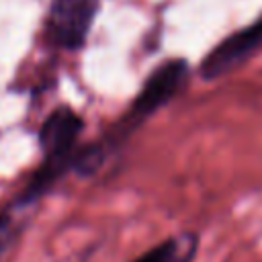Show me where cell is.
Masks as SVG:
<instances>
[{
    "mask_svg": "<svg viewBox=\"0 0 262 262\" xmlns=\"http://www.w3.org/2000/svg\"><path fill=\"white\" fill-rule=\"evenodd\" d=\"M188 78H190V63L184 57H170L160 66H156L141 84L127 113L117 121L108 137L102 141L106 149L113 154L115 149L125 145L135 131H139L156 113L168 106L186 88Z\"/></svg>",
    "mask_w": 262,
    "mask_h": 262,
    "instance_id": "cell-1",
    "label": "cell"
},
{
    "mask_svg": "<svg viewBox=\"0 0 262 262\" xmlns=\"http://www.w3.org/2000/svg\"><path fill=\"white\" fill-rule=\"evenodd\" d=\"M84 129L82 117L70 106H57L43 123L39 131V143L45 156L43 166L27 188V199H37L57 178L72 170L78 137Z\"/></svg>",
    "mask_w": 262,
    "mask_h": 262,
    "instance_id": "cell-2",
    "label": "cell"
},
{
    "mask_svg": "<svg viewBox=\"0 0 262 262\" xmlns=\"http://www.w3.org/2000/svg\"><path fill=\"white\" fill-rule=\"evenodd\" d=\"M262 49V16L223 37L199 63V76L205 82H217L246 66Z\"/></svg>",
    "mask_w": 262,
    "mask_h": 262,
    "instance_id": "cell-3",
    "label": "cell"
},
{
    "mask_svg": "<svg viewBox=\"0 0 262 262\" xmlns=\"http://www.w3.org/2000/svg\"><path fill=\"white\" fill-rule=\"evenodd\" d=\"M98 12V0H53L47 18L49 39L63 49H80Z\"/></svg>",
    "mask_w": 262,
    "mask_h": 262,
    "instance_id": "cell-4",
    "label": "cell"
},
{
    "mask_svg": "<svg viewBox=\"0 0 262 262\" xmlns=\"http://www.w3.org/2000/svg\"><path fill=\"white\" fill-rule=\"evenodd\" d=\"M196 250H199V235L180 233L158 242L156 246H151L131 262H192Z\"/></svg>",
    "mask_w": 262,
    "mask_h": 262,
    "instance_id": "cell-5",
    "label": "cell"
},
{
    "mask_svg": "<svg viewBox=\"0 0 262 262\" xmlns=\"http://www.w3.org/2000/svg\"><path fill=\"white\" fill-rule=\"evenodd\" d=\"M108 158H111V151L106 149L102 141L88 143L76 149L74 160H72V170H76L80 176H92L106 164Z\"/></svg>",
    "mask_w": 262,
    "mask_h": 262,
    "instance_id": "cell-6",
    "label": "cell"
}]
</instances>
